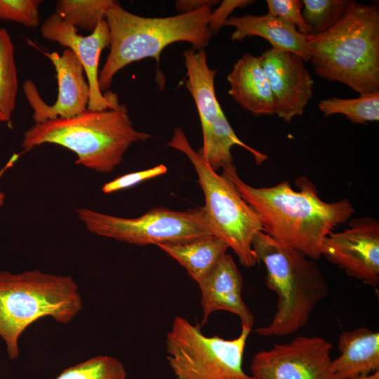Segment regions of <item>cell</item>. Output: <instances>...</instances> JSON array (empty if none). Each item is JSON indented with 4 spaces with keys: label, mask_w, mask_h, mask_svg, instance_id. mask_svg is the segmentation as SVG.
<instances>
[{
    "label": "cell",
    "mask_w": 379,
    "mask_h": 379,
    "mask_svg": "<svg viewBox=\"0 0 379 379\" xmlns=\"http://www.w3.org/2000/svg\"><path fill=\"white\" fill-rule=\"evenodd\" d=\"M222 169V175L258 216L262 232L314 260L321 257L326 237L355 213L348 199L323 201L314 184L305 176L295 180L298 190L286 180L272 187H254L239 178L234 164Z\"/></svg>",
    "instance_id": "6da1fadb"
},
{
    "label": "cell",
    "mask_w": 379,
    "mask_h": 379,
    "mask_svg": "<svg viewBox=\"0 0 379 379\" xmlns=\"http://www.w3.org/2000/svg\"><path fill=\"white\" fill-rule=\"evenodd\" d=\"M310 60L320 77L361 95L379 91V8L351 1L331 29L308 35Z\"/></svg>",
    "instance_id": "7a4b0ae2"
},
{
    "label": "cell",
    "mask_w": 379,
    "mask_h": 379,
    "mask_svg": "<svg viewBox=\"0 0 379 379\" xmlns=\"http://www.w3.org/2000/svg\"><path fill=\"white\" fill-rule=\"evenodd\" d=\"M212 7L166 18L142 17L112 1L105 14L109 53L98 76L101 91H107L115 74L131 62L153 58L159 65L161 51L169 44L185 41L195 51L205 49L212 37L209 20Z\"/></svg>",
    "instance_id": "3957f363"
},
{
    "label": "cell",
    "mask_w": 379,
    "mask_h": 379,
    "mask_svg": "<svg viewBox=\"0 0 379 379\" xmlns=\"http://www.w3.org/2000/svg\"><path fill=\"white\" fill-rule=\"evenodd\" d=\"M150 135L137 131L125 104L105 110L86 109L69 119L35 124L23 134L25 150L42 144H55L72 151L77 164L98 173L112 171L130 146Z\"/></svg>",
    "instance_id": "277c9868"
},
{
    "label": "cell",
    "mask_w": 379,
    "mask_h": 379,
    "mask_svg": "<svg viewBox=\"0 0 379 379\" xmlns=\"http://www.w3.org/2000/svg\"><path fill=\"white\" fill-rule=\"evenodd\" d=\"M252 247L257 262L265 266L267 286L278 298L271 323L255 332L261 336L295 333L307 324L314 307L328 293L324 274L314 260L263 232L255 234Z\"/></svg>",
    "instance_id": "5b68a950"
},
{
    "label": "cell",
    "mask_w": 379,
    "mask_h": 379,
    "mask_svg": "<svg viewBox=\"0 0 379 379\" xmlns=\"http://www.w3.org/2000/svg\"><path fill=\"white\" fill-rule=\"evenodd\" d=\"M82 308V297L71 276L39 270L0 271V337L11 360L18 357L19 339L33 322L49 317L67 324Z\"/></svg>",
    "instance_id": "8992f818"
},
{
    "label": "cell",
    "mask_w": 379,
    "mask_h": 379,
    "mask_svg": "<svg viewBox=\"0 0 379 379\" xmlns=\"http://www.w3.org/2000/svg\"><path fill=\"white\" fill-rule=\"evenodd\" d=\"M168 145L182 152L192 164L204 194V208L213 234L227 243L242 265L254 266L257 260L252 240L255 234L262 232L255 212L232 183L211 168L200 149H193L181 128L174 129Z\"/></svg>",
    "instance_id": "52a82bcc"
},
{
    "label": "cell",
    "mask_w": 379,
    "mask_h": 379,
    "mask_svg": "<svg viewBox=\"0 0 379 379\" xmlns=\"http://www.w3.org/2000/svg\"><path fill=\"white\" fill-rule=\"evenodd\" d=\"M251 328L242 326L232 340L206 336L201 325L175 317L167 333V360L176 379H254L242 367Z\"/></svg>",
    "instance_id": "ba28073f"
},
{
    "label": "cell",
    "mask_w": 379,
    "mask_h": 379,
    "mask_svg": "<svg viewBox=\"0 0 379 379\" xmlns=\"http://www.w3.org/2000/svg\"><path fill=\"white\" fill-rule=\"evenodd\" d=\"M77 214L89 232L140 246L183 242L213 234L204 207L182 211L158 207L133 218L86 208L77 210Z\"/></svg>",
    "instance_id": "9c48e42d"
},
{
    "label": "cell",
    "mask_w": 379,
    "mask_h": 379,
    "mask_svg": "<svg viewBox=\"0 0 379 379\" xmlns=\"http://www.w3.org/2000/svg\"><path fill=\"white\" fill-rule=\"evenodd\" d=\"M332 344L320 336H298L274 344L251 359L254 379H336L332 371Z\"/></svg>",
    "instance_id": "30bf717a"
},
{
    "label": "cell",
    "mask_w": 379,
    "mask_h": 379,
    "mask_svg": "<svg viewBox=\"0 0 379 379\" xmlns=\"http://www.w3.org/2000/svg\"><path fill=\"white\" fill-rule=\"evenodd\" d=\"M349 228L333 232L323 243L321 256L352 277L371 286L379 284V222L371 217L355 218Z\"/></svg>",
    "instance_id": "8fae6325"
},
{
    "label": "cell",
    "mask_w": 379,
    "mask_h": 379,
    "mask_svg": "<svg viewBox=\"0 0 379 379\" xmlns=\"http://www.w3.org/2000/svg\"><path fill=\"white\" fill-rule=\"evenodd\" d=\"M56 72L58 96L53 105H47L41 98L32 80H26L22 90L33 110L35 124L55 119H69L88 109L90 88L84 67L75 54L65 48L62 55L57 52L45 53Z\"/></svg>",
    "instance_id": "7c38bea8"
},
{
    "label": "cell",
    "mask_w": 379,
    "mask_h": 379,
    "mask_svg": "<svg viewBox=\"0 0 379 379\" xmlns=\"http://www.w3.org/2000/svg\"><path fill=\"white\" fill-rule=\"evenodd\" d=\"M40 32L44 39L71 50L82 65L90 88L88 109L105 110L114 108L119 103L116 93H102L99 86L100 53L110 44L109 29L105 20L101 21L89 35L82 36L78 34L77 28L54 12L44 21Z\"/></svg>",
    "instance_id": "4fadbf2b"
},
{
    "label": "cell",
    "mask_w": 379,
    "mask_h": 379,
    "mask_svg": "<svg viewBox=\"0 0 379 379\" xmlns=\"http://www.w3.org/2000/svg\"><path fill=\"white\" fill-rule=\"evenodd\" d=\"M260 58L274 96L276 114L287 122L302 115L314 85L303 59L273 48L263 52Z\"/></svg>",
    "instance_id": "5bb4252c"
},
{
    "label": "cell",
    "mask_w": 379,
    "mask_h": 379,
    "mask_svg": "<svg viewBox=\"0 0 379 379\" xmlns=\"http://www.w3.org/2000/svg\"><path fill=\"white\" fill-rule=\"evenodd\" d=\"M198 284L204 315L201 326L213 312L225 310L237 314L242 326L251 328L254 317L242 299V276L229 254L225 253Z\"/></svg>",
    "instance_id": "9a60e30c"
},
{
    "label": "cell",
    "mask_w": 379,
    "mask_h": 379,
    "mask_svg": "<svg viewBox=\"0 0 379 379\" xmlns=\"http://www.w3.org/2000/svg\"><path fill=\"white\" fill-rule=\"evenodd\" d=\"M228 93L246 110L260 115L276 114L277 109L260 56L245 53L227 75Z\"/></svg>",
    "instance_id": "2e32d148"
},
{
    "label": "cell",
    "mask_w": 379,
    "mask_h": 379,
    "mask_svg": "<svg viewBox=\"0 0 379 379\" xmlns=\"http://www.w3.org/2000/svg\"><path fill=\"white\" fill-rule=\"evenodd\" d=\"M225 25L235 28L231 35L232 41L260 36L268 41L273 48L295 53L305 62L310 60L308 35L300 33L293 25L269 13L262 15L232 16Z\"/></svg>",
    "instance_id": "e0dca14e"
},
{
    "label": "cell",
    "mask_w": 379,
    "mask_h": 379,
    "mask_svg": "<svg viewBox=\"0 0 379 379\" xmlns=\"http://www.w3.org/2000/svg\"><path fill=\"white\" fill-rule=\"evenodd\" d=\"M340 354L332 360L336 379L371 374L379 371V333L366 327L343 331L338 340Z\"/></svg>",
    "instance_id": "ac0fdd59"
},
{
    "label": "cell",
    "mask_w": 379,
    "mask_h": 379,
    "mask_svg": "<svg viewBox=\"0 0 379 379\" xmlns=\"http://www.w3.org/2000/svg\"><path fill=\"white\" fill-rule=\"evenodd\" d=\"M183 56L187 70L185 85L197 106L204 137L225 115L215 93L217 71L208 67L205 49L190 48L184 52Z\"/></svg>",
    "instance_id": "d6986e66"
},
{
    "label": "cell",
    "mask_w": 379,
    "mask_h": 379,
    "mask_svg": "<svg viewBox=\"0 0 379 379\" xmlns=\"http://www.w3.org/2000/svg\"><path fill=\"white\" fill-rule=\"evenodd\" d=\"M157 246L184 267L197 283L208 274L229 248L225 241L213 234Z\"/></svg>",
    "instance_id": "ffe728a7"
},
{
    "label": "cell",
    "mask_w": 379,
    "mask_h": 379,
    "mask_svg": "<svg viewBox=\"0 0 379 379\" xmlns=\"http://www.w3.org/2000/svg\"><path fill=\"white\" fill-rule=\"evenodd\" d=\"M18 88L14 46L5 28L0 29V123L10 124Z\"/></svg>",
    "instance_id": "44dd1931"
},
{
    "label": "cell",
    "mask_w": 379,
    "mask_h": 379,
    "mask_svg": "<svg viewBox=\"0 0 379 379\" xmlns=\"http://www.w3.org/2000/svg\"><path fill=\"white\" fill-rule=\"evenodd\" d=\"M318 106L324 117L341 114L352 123L365 124L379 120V91L361 95L357 98L324 99Z\"/></svg>",
    "instance_id": "7402d4cb"
},
{
    "label": "cell",
    "mask_w": 379,
    "mask_h": 379,
    "mask_svg": "<svg viewBox=\"0 0 379 379\" xmlns=\"http://www.w3.org/2000/svg\"><path fill=\"white\" fill-rule=\"evenodd\" d=\"M113 0H59L55 12L75 28L93 32Z\"/></svg>",
    "instance_id": "603a6c76"
},
{
    "label": "cell",
    "mask_w": 379,
    "mask_h": 379,
    "mask_svg": "<svg viewBox=\"0 0 379 379\" xmlns=\"http://www.w3.org/2000/svg\"><path fill=\"white\" fill-rule=\"evenodd\" d=\"M126 376L119 359L99 355L64 369L55 379H126Z\"/></svg>",
    "instance_id": "cb8c5ba5"
},
{
    "label": "cell",
    "mask_w": 379,
    "mask_h": 379,
    "mask_svg": "<svg viewBox=\"0 0 379 379\" xmlns=\"http://www.w3.org/2000/svg\"><path fill=\"white\" fill-rule=\"evenodd\" d=\"M302 16L312 28V34H321L333 27L345 15L351 1L303 0Z\"/></svg>",
    "instance_id": "d4e9b609"
},
{
    "label": "cell",
    "mask_w": 379,
    "mask_h": 379,
    "mask_svg": "<svg viewBox=\"0 0 379 379\" xmlns=\"http://www.w3.org/2000/svg\"><path fill=\"white\" fill-rule=\"evenodd\" d=\"M41 0H0V20L20 23L26 27L40 24Z\"/></svg>",
    "instance_id": "484cf974"
},
{
    "label": "cell",
    "mask_w": 379,
    "mask_h": 379,
    "mask_svg": "<svg viewBox=\"0 0 379 379\" xmlns=\"http://www.w3.org/2000/svg\"><path fill=\"white\" fill-rule=\"evenodd\" d=\"M268 13L293 25L301 34H312V27L305 20L301 13L303 6L299 0H267Z\"/></svg>",
    "instance_id": "4316f807"
},
{
    "label": "cell",
    "mask_w": 379,
    "mask_h": 379,
    "mask_svg": "<svg viewBox=\"0 0 379 379\" xmlns=\"http://www.w3.org/2000/svg\"><path fill=\"white\" fill-rule=\"evenodd\" d=\"M167 170L165 165L159 164L149 169L127 173L105 183L102 187V191L105 194H109L125 190L147 180L163 175L167 172Z\"/></svg>",
    "instance_id": "83f0119b"
},
{
    "label": "cell",
    "mask_w": 379,
    "mask_h": 379,
    "mask_svg": "<svg viewBox=\"0 0 379 379\" xmlns=\"http://www.w3.org/2000/svg\"><path fill=\"white\" fill-rule=\"evenodd\" d=\"M253 2V1L248 0L223 1L217 9L212 11L210 17L208 26L212 36L216 34L220 29L225 25L229 15L236 8H243Z\"/></svg>",
    "instance_id": "f1b7e54d"
},
{
    "label": "cell",
    "mask_w": 379,
    "mask_h": 379,
    "mask_svg": "<svg viewBox=\"0 0 379 379\" xmlns=\"http://www.w3.org/2000/svg\"><path fill=\"white\" fill-rule=\"evenodd\" d=\"M219 1L213 0H179L175 1V8L180 13L192 12L199 8L217 5Z\"/></svg>",
    "instance_id": "f546056e"
},
{
    "label": "cell",
    "mask_w": 379,
    "mask_h": 379,
    "mask_svg": "<svg viewBox=\"0 0 379 379\" xmlns=\"http://www.w3.org/2000/svg\"><path fill=\"white\" fill-rule=\"evenodd\" d=\"M18 157V155H13L11 159L8 161V163L0 170V179L5 173V171L11 168L13 164L15 162ZM5 201V194L0 191V206H3Z\"/></svg>",
    "instance_id": "4dcf8cb0"
},
{
    "label": "cell",
    "mask_w": 379,
    "mask_h": 379,
    "mask_svg": "<svg viewBox=\"0 0 379 379\" xmlns=\"http://www.w3.org/2000/svg\"><path fill=\"white\" fill-rule=\"evenodd\" d=\"M349 379H379V371H377L371 374L356 376Z\"/></svg>",
    "instance_id": "1f68e13d"
}]
</instances>
